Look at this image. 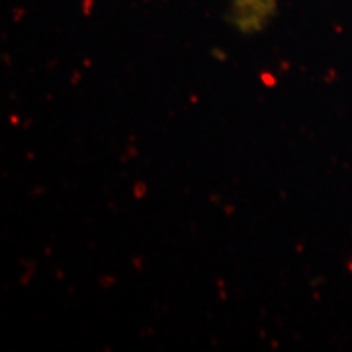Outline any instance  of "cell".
Segmentation results:
<instances>
[{
  "mask_svg": "<svg viewBox=\"0 0 352 352\" xmlns=\"http://www.w3.org/2000/svg\"><path fill=\"white\" fill-rule=\"evenodd\" d=\"M261 80H263V85H266V87H276V76L272 75V73L263 71L261 73Z\"/></svg>",
  "mask_w": 352,
  "mask_h": 352,
  "instance_id": "7a4b0ae2",
  "label": "cell"
},
{
  "mask_svg": "<svg viewBox=\"0 0 352 352\" xmlns=\"http://www.w3.org/2000/svg\"><path fill=\"white\" fill-rule=\"evenodd\" d=\"M145 192H147L145 184H143V182H138V184H135V198H143Z\"/></svg>",
  "mask_w": 352,
  "mask_h": 352,
  "instance_id": "3957f363",
  "label": "cell"
},
{
  "mask_svg": "<svg viewBox=\"0 0 352 352\" xmlns=\"http://www.w3.org/2000/svg\"><path fill=\"white\" fill-rule=\"evenodd\" d=\"M274 12H276V0H235L227 20L241 34L252 36L263 32L264 25L268 24Z\"/></svg>",
  "mask_w": 352,
  "mask_h": 352,
  "instance_id": "6da1fadb",
  "label": "cell"
},
{
  "mask_svg": "<svg viewBox=\"0 0 352 352\" xmlns=\"http://www.w3.org/2000/svg\"><path fill=\"white\" fill-rule=\"evenodd\" d=\"M351 270H352V263H351Z\"/></svg>",
  "mask_w": 352,
  "mask_h": 352,
  "instance_id": "277c9868",
  "label": "cell"
}]
</instances>
